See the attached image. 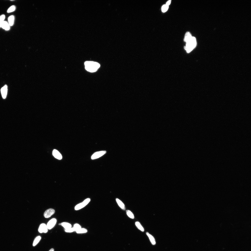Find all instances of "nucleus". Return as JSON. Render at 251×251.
I'll return each instance as SVG.
<instances>
[{"mask_svg": "<svg viewBox=\"0 0 251 251\" xmlns=\"http://www.w3.org/2000/svg\"><path fill=\"white\" fill-rule=\"evenodd\" d=\"M6 162L34 181H50L59 172L54 145L41 130L21 126L6 134Z\"/></svg>", "mask_w": 251, "mask_h": 251, "instance_id": "f257e3e1", "label": "nucleus"}, {"mask_svg": "<svg viewBox=\"0 0 251 251\" xmlns=\"http://www.w3.org/2000/svg\"><path fill=\"white\" fill-rule=\"evenodd\" d=\"M85 119V102L77 92L54 100L49 109V126L57 153L73 155L78 150Z\"/></svg>", "mask_w": 251, "mask_h": 251, "instance_id": "f03ea898", "label": "nucleus"}, {"mask_svg": "<svg viewBox=\"0 0 251 251\" xmlns=\"http://www.w3.org/2000/svg\"><path fill=\"white\" fill-rule=\"evenodd\" d=\"M92 50L91 36L85 32H75L54 46L44 63V73L46 75H60L81 69L90 62Z\"/></svg>", "mask_w": 251, "mask_h": 251, "instance_id": "7ed1b4c3", "label": "nucleus"}, {"mask_svg": "<svg viewBox=\"0 0 251 251\" xmlns=\"http://www.w3.org/2000/svg\"><path fill=\"white\" fill-rule=\"evenodd\" d=\"M29 94L24 88H14L0 98V134H9L23 126L29 110Z\"/></svg>", "mask_w": 251, "mask_h": 251, "instance_id": "20e7f679", "label": "nucleus"}, {"mask_svg": "<svg viewBox=\"0 0 251 251\" xmlns=\"http://www.w3.org/2000/svg\"><path fill=\"white\" fill-rule=\"evenodd\" d=\"M6 162V134H0V166Z\"/></svg>", "mask_w": 251, "mask_h": 251, "instance_id": "39448f33", "label": "nucleus"}]
</instances>
